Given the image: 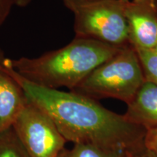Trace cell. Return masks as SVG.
<instances>
[{"instance_id": "cell-1", "label": "cell", "mask_w": 157, "mask_h": 157, "mask_svg": "<svg viewBox=\"0 0 157 157\" xmlns=\"http://www.w3.org/2000/svg\"><path fill=\"white\" fill-rule=\"evenodd\" d=\"M5 69L17 81L27 99L46 113L66 141L127 151L143 142L146 129L124 114L107 109L97 100L76 92L43 87L28 81L2 56Z\"/></svg>"}, {"instance_id": "cell-2", "label": "cell", "mask_w": 157, "mask_h": 157, "mask_svg": "<svg viewBox=\"0 0 157 157\" xmlns=\"http://www.w3.org/2000/svg\"><path fill=\"white\" fill-rule=\"evenodd\" d=\"M121 48L75 37L66 46L39 57L7 58V61L17 73L35 84L50 89L66 87L73 90Z\"/></svg>"}, {"instance_id": "cell-3", "label": "cell", "mask_w": 157, "mask_h": 157, "mask_svg": "<svg viewBox=\"0 0 157 157\" xmlns=\"http://www.w3.org/2000/svg\"><path fill=\"white\" fill-rule=\"evenodd\" d=\"M145 80L136 50L127 44L100 65L71 91L97 101L114 98L127 104Z\"/></svg>"}, {"instance_id": "cell-4", "label": "cell", "mask_w": 157, "mask_h": 157, "mask_svg": "<svg viewBox=\"0 0 157 157\" xmlns=\"http://www.w3.org/2000/svg\"><path fill=\"white\" fill-rule=\"evenodd\" d=\"M74 17L75 37L113 46L129 44L124 8L126 0H63Z\"/></svg>"}, {"instance_id": "cell-5", "label": "cell", "mask_w": 157, "mask_h": 157, "mask_svg": "<svg viewBox=\"0 0 157 157\" xmlns=\"http://www.w3.org/2000/svg\"><path fill=\"white\" fill-rule=\"evenodd\" d=\"M13 128L31 157H58L65 150L67 141L53 121L30 101H27Z\"/></svg>"}, {"instance_id": "cell-6", "label": "cell", "mask_w": 157, "mask_h": 157, "mask_svg": "<svg viewBox=\"0 0 157 157\" xmlns=\"http://www.w3.org/2000/svg\"><path fill=\"white\" fill-rule=\"evenodd\" d=\"M129 44L135 50H154L157 44V0L127 1L124 8Z\"/></svg>"}, {"instance_id": "cell-7", "label": "cell", "mask_w": 157, "mask_h": 157, "mask_svg": "<svg viewBox=\"0 0 157 157\" xmlns=\"http://www.w3.org/2000/svg\"><path fill=\"white\" fill-rule=\"evenodd\" d=\"M0 53V133L13 127L26 104L21 86L4 68Z\"/></svg>"}, {"instance_id": "cell-8", "label": "cell", "mask_w": 157, "mask_h": 157, "mask_svg": "<svg viewBox=\"0 0 157 157\" xmlns=\"http://www.w3.org/2000/svg\"><path fill=\"white\" fill-rule=\"evenodd\" d=\"M124 116L131 122L148 129L157 127V84L145 80L127 104Z\"/></svg>"}, {"instance_id": "cell-9", "label": "cell", "mask_w": 157, "mask_h": 157, "mask_svg": "<svg viewBox=\"0 0 157 157\" xmlns=\"http://www.w3.org/2000/svg\"><path fill=\"white\" fill-rule=\"evenodd\" d=\"M125 151L103 148L91 144H74L70 150H66V157H127Z\"/></svg>"}, {"instance_id": "cell-10", "label": "cell", "mask_w": 157, "mask_h": 157, "mask_svg": "<svg viewBox=\"0 0 157 157\" xmlns=\"http://www.w3.org/2000/svg\"><path fill=\"white\" fill-rule=\"evenodd\" d=\"M0 157H31L19 140L13 127L0 133Z\"/></svg>"}, {"instance_id": "cell-11", "label": "cell", "mask_w": 157, "mask_h": 157, "mask_svg": "<svg viewBox=\"0 0 157 157\" xmlns=\"http://www.w3.org/2000/svg\"><path fill=\"white\" fill-rule=\"evenodd\" d=\"M136 52L142 66L145 79L157 84V52L154 50H138Z\"/></svg>"}, {"instance_id": "cell-12", "label": "cell", "mask_w": 157, "mask_h": 157, "mask_svg": "<svg viewBox=\"0 0 157 157\" xmlns=\"http://www.w3.org/2000/svg\"><path fill=\"white\" fill-rule=\"evenodd\" d=\"M143 144L157 157V127L146 129Z\"/></svg>"}, {"instance_id": "cell-13", "label": "cell", "mask_w": 157, "mask_h": 157, "mask_svg": "<svg viewBox=\"0 0 157 157\" xmlns=\"http://www.w3.org/2000/svg\"><path fill=\"white\" fill-rule=\"evenodd\" d=\"M127 157H156V155L145 147L143 142L126 152Z\"/></svg>"}, {"instance_id": "cell-14", "label": "cell", "mask_w": 157, "mask_h": 157, "mask_svg": "<svg viewBox=\"0 0 157 157\" xmlns=\"http://www.w3.org/2000/svg\"><path fill=\"white\" fill-rule=\"evenodd\" d=\"M13 5L14 0H0V26L9 16Z\"/></svg>"}, {"instance_id": "cell-15", "label": "cell", "mask_w": 157, "mask_h": 157, "mask_svg": "<svg viewBox=\"0 0 157 157\" xmlns=\"http://www.w3.org/2000/svg\"><path fill=\"white\" fill-rule=\"evenodd\" d=\"M31 2V0H14L15 5L18 6V7H25Z\"/></svg>"}, {"instance_id": "cell-16", "label": "cell", "mask_w": 157, "mask_h": 157, "mask_svg": "<svg viewBox=\"0 0 157 157\" xmlns=\"http://www.w3.org/2000/svg\"><path fill=\"white\" fill-rule=\"evenodd\" d=\"M65 151H66V149H65L63 151L61 154L59 155L58 157H66V153H65Z\"/></svg>"}, {"instance_id": "cell-17", "label": "cell", "mask_w": 157, "mask_h": 157, "mask_svg": "<svg viewBox=\"0 0 157 157\" xmlns=\"http://www.w3.org/2000/svg\"><path fill=\"white\" fill-rule=\"evenodd\" d=\"M154 50L155 51V52H157V44H156V48H154Z\"/></svg>"}, {"instance_id": "cell-18", "label": "cell", "mask_w": 157, "mask_h": 157, "mask_svg": "<svg viewBox=\"0 0 157 157\" xmlns=\"http://www.w3.org/2000/svg\"><path fill=\"white\" fill-rule=\"evenodd\" d=\"M126 1H139V0H126Z\"/></svg>"}, {"instance_id": "cell-19", "label": "cell", "mask_w": 157, "mask_h": 157, "mask_svg": "<svg viewBox=\"0 0 157 157\" xmlns=\"http://www.w3.org/2000/svg\"><path fill=\"white\" fill-rule=\"evenodd\" d=\"M82 1H90V0H82Z\"/></svg>"}]
</instances>
